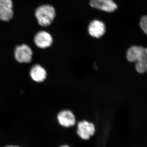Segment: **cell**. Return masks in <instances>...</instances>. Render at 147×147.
Returning <instances> with one entry per match:
<instances>
[{
    "instance_id": "4fadbf2b",
    "label": "cell",
    "mask_w": 147,
    "mask_h": 147,
    "mask_svg": "<svg viewBox=\"0 0 147 147\" xmlns=\"http://www.w3.org/2000/svg\"><path fill=\"white\" fill-rule=\"evenodd\" d=\"M6 147H18L15 146H6Z\"/></svg>"
},
{
    "instance_id": "8fae6325",
    "label": "cell",
    "mask_w": 147,
    "mask_h": 147,
    "mask_svg": "<svg viewBox=\"0 0 147 147\" xmlns=\"http://www.w3.org/2000/svg\"><path fill=\"white\" fill-rule=\"evenodd\" d=\"M140 25L143 31L147 35V15L141 18Z\"/></svg>"
},
{
    "instance_id": "277c9868",
    "label": "cell",
    "mask_w": 147,
    "mask_h": 147,
    "mask_svg": "<svg viewBox=\"0 0 147 147\" xmlns=\"http://www.w3.org/2000/svg\"><path fill=\"white\" fill-rule=\"evenodd\" d=\"M94 124L87 121L79 122L77 125V133L79 137L84 140H88L94 134Z\"/></svg>"
},
{
    "instance_id": "5b68a950",
    "label": "cell",
    "mask_w": 147,
    "mask_h": 147,
    "mask_svg": "<svg viewBox=\"0 0 147 147\" xmlns=\"http://www.w3.org/2000/svg\"><path fill=\"white\" fill-rule=\"evenodd\" d=\"M13 5L11 0H0V20L10 21L13 17Z\"/></svg>"
},
{
    "instance_id": "9c48e42d",
    "label": "cell",
    "mask_w": 147,
    "mask_h": 147,
    "mask_svg": "<svg viewBox=\"0 0 147 147\" xmlns=\"http://www.w3.org/2000/svg\"><path fill=\"white\" fill-rule=\"evenodd\" d=\"M88 30L89 33L92 36L99 38L105 34V25L102 21L94 20L90 24Z\"/></svg>"
},
{
    "instance_id": "7a4b0ae2",
    "label": "cell",
    "mask_w": 147,
    "mask_h": 147,
    "mask_svg": "<svg viewBox=\"0 0 147 147\" xmlns=\"http://www.w3.org/2000/svg\"><path fill=\"white\" fill-rule=\"evenodd\" d=\"M35 15L40 26L47 27L50 26L55 19L56 12L52 6L45 5L36 9Z\"/></svg>"
},
{
    "instance_id": "8992f818",
    "label": "cell",
    "mask_w": 147,
    "mask_h": 147,
    "mask_svg": "<svg viewBox=\"0 0 147 147\" xmlns=\"http://www.w3.org/2000/svg\"><path fill=\"white\" fill-rule=\"evenodd\" d=\"M90 4L93 8L106 12H113L117 8L113 0H90Z\"/></svg>"
},
{
    "instance_id": "30bf717a",
    "label": "cell",
    "mask_w": 147,
    "mask_h": 147,
    "mask_svg": "<svg viewBox=\"0 0 147 147\" xmlns=\"http://www.w3.org/2000/svg\"><path fill=\"white\" fill-rule=\"evenodd\" d=\"M30 75L32 79L37 82H41L45 80L47 76V72L45 69L39 65H35L30 71Z\"/></svg>"
},
{
    "instance_id": "3957f363",
    "label": "cell",
    "mask_w": 147,
    "mask_h": 147,
    "mask_svg": "<svg viewBox=\"0 0 147 147\" xmlns=\"http://www.w3.org/2000/svg\"><path fill=\"white\" fill-rule=\"evenodd\" d=\"M33 52L31 48L26 44L17 46L14 51V57L21 63H29L32 60Z\"/></svg>"
},
{
    "instance_id": "6da1fadb",
    "label": "cell",
    "mask_w": 147,
    "mask_h": 147,
    "mask_svg": "<svg viewBox=\"0 0 147 147\" xmlns=\"http://www.w3.org/2000/svg\"><path fill=\"white\" fill-rule=\"evenodd\" d=\"M126 56L129 62L136 63V69L138 72H146L147 48L141 46H131L127 50Z\"/></svg>"
},
{
    "instance_id": "7c38bea8",
    "label": "cell",
    "mask_w": 147,
    "mask_h": 147,
    "mask_svg": "<svg viewBox=\"0 0 147 147\" xmlns=\"http://www.w3.org/2000/svg\"><path fill=\"white\" fill-rule=\"evenodd\" d=\"M59 147H69V146H67V145H62V146H60Z\"/></svg>"
},
{
    "instance_id": "52a82bcc",
    "label": "cell",
    "mask_w": 147,
    "mask_h": 147,
    "mask_svg": "<svg viewBox=\"0 0 147 147\" xmlns=\"http://www.w3.org/2000/svg\"><path fill=\"white\" fill-rule=\"evenodd\" d=\"M34 40L35 45L42 49L50 47L53 43V38L51 35L44 31H41L36 33Z\"/></svg>"
},
{
    "instance_id": "ba28073f",
    "label": "cell",
    "mask_w": 147,
    "mask_h": 147,
    "mask_svg": "<svg viewBox=\"0 0 147 147\" xmlns=\"http://www.w3.org/2000/svg\"><path fill=\"white\" fill-rule=\"evenodd\" d=\"M57 119L60 124L64 127H71L76 123L75 116L69 110H63L60 112L58 114Z\"/></svg>"
}]
</instances>
